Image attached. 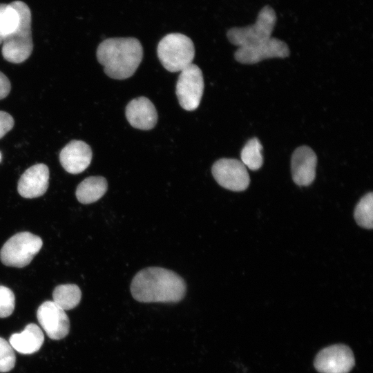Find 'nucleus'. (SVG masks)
Instances as JSON below:
<instances>
[{"label": "nucleus", "mask_w": 373, "mask_h": 373, "mask_svg": "<svg viewBox=\"0 0 373 373\" xmlns=\"http://www.w3.org/2000/svg\"><path fill=\"white\" fill-rule=\"evenodd\" d=\"M133 297L141 303H177L186 292V284L173 271L157 267L137 272L131 285Z\"/></svg>", "instance_id": "nucleus-1"}, {"label": "nucleus", "mask_w": 373, "mask_h": 373, "mask_svg": "<svg viewBox=\"0 0 373 373\" xmlns=\"http://www.w3.org/2000/svg\"><path fill=\"white\" fill-rule=\"evenodd\" d=\"M96 55L109 77L124 79L137 69L142 60L143 48L136 38H109L100 43Z\"/></svg>", "instance_id": "nucleus-2"}, {"label": "nucleus", "mask_w": 373, "mask_h": 373, "mask_svg": "<svg viewBox=\"0 0 373 373\" xmlns=\"http://www.w3.org/2000/svg\"><path fill=\"white\" fill-rule=\"evenodd\" d=\"M11 4L19 13V21L15 30L3 40L1 52L6 61L19 64L26 61L33 50L31 12L23 1H15Z\"/></svg>", "instance_id": "nucleus-3"}, {"label": "nucleus", "mask_w": 373, "mask_h": 373, "mask_svg": "<svg viewBox=\"0 0 373 373\" xmlns=\"http://www.w3.org/2000/svg\"><path fill=\"white\" fill-rule=\"evenodd\" d=\"M157 55L162 65L169 72L181 71L190 64L195 56L192 40L181 33H171L159 42Z\"/></svg>", "instance_id": "nucleus-4"}, {"label": "nucleus", "mask_w": 373, "mask_h": 373, "mask_svg": "<svg viewBox=\"0 0 373 373\" xmlns=\"http://www.w3.org/2000/svg\"><path fill=\"white\" fill-rule=\"evenodd\" d=\"M276 15L269 6H265L259 11L256 22L245 27H234L227 32L229 41L238 47L260 43L271 37Z\"/></svg>", "instance_id": "nucleus-5"}, {"label": "nucleus", "mask_w": 373, "mask_h": 373, "mask_svg": "<svg viewBox=\"0 0 373 373\" xmlns=\"http://www.w3.org/2000/svg\"><path fill=\"white\" fill-rule=\"evenodd\" d=\"M42 245L39 236L27 231L17 233L3 245L1 261L6 266L23 267L30 264Z\"/></svg>", "instance_id": "nucleus-6"}, {"label": "nucleus", "mask_w": 373, "mask_h": 373, "mask_svg": "<svg viewBox=\"0 0 373 373\" xmlns=\"http://www.w3.org/2000/svg\"><path fill=\"white\" fill-rule=\"evenodd\" d=\"M204 90L202 70L191 64L180 71L176 84V95L180 105L186 111L195 110Z\"/></svg>", "instance_id": "nucleus-7"}, {"label": "nucleus", "mask_w": 373, "mask_h": 373, "mask_svg": "<svg viewBox=\"0 0 373 373\" xmlns=\"http://www.w3.org/2000/svg\"><path fill=\"white\" fill-rule=\"evenodd\" d=\"M354 364L352 350L343 344L323 348L314 361V367L320 373H349Z\"/></svg>", "instance_id": "nucleus-8"}, {"label": "nucleus", "mask_w": 373, "mask_h": 373, "mask_svg": "<svg viewBox=\"0 0 373 373\" xmlns=\"http://www.w3.org/2000/svg\"><path fill=\"white\" fill-rule=\"evenodd\" d=\"M211 172L221 186L231 191H244L250 182L246 166L236 159L222 158L217 160L212 166Z\"/></svg>", "instance_id": "nucleus-9"}, {"label": "nucleus", "mask_w": 373, "mask_h": 373, "mask_svg": "<svg viewBox=\"0 0 373 373\" xmlns=\"http://www.w3.org/2000/svg\"><path fill=\"white\" fill-rule=\"evenodd\" d=\"M289 55V49L285 42L270 37L260 43L238 47L234 57L240 63L252 64L269 58H285Z\"/></svg>", "instance_id": "nucleus-10"}, {"label": "nucleus", "mask_w": 373, "mask_h": 373, "mask_svg": "<svg viewBox=\"0 0 373 373\" xmlns=\"http://www.w3.org/2000/svg\"><path fill=\"white\" fill-rule=\"evenodd\" d=\"M37 320L48 336L60 340L67 336L70 321L65 310L51 300L44 302L37 312Z\"/></svg>", "instance_id": "nucleus-11"}, {"label": "nucleus", "mask_w": 373, "mask_h": 373, "mask_svg": "<svg viewBox=\"0 0 373 373\" xmlns=\"http://www.w3.org/2000/svg\"><path fill=\"white\" fill-rule=\"evenodd\" d=\"M317 157L307 146L298 147L293 153L291 168L294 182L299 186H309L316 177Z\"/></svg>", "instance_id": "nucleus-12"}, {"label": "nucleus", "mask_w": 373, "mask_h": 373, "mask_svg": "<svg viewBox=\"0 0 373 373\" xmlns=\"http://www.w3.org/2000/svg\"><path fill=\"white\" fill-rule=\"evenodd\" d=\"M92 150L82 140H72L60 151L59 161L69 173L78 174L85 171L92 160Z\"/></svg>", "instance_id": "nucleus-13"}, {"label": "nucleus", "mask_w": 373, "mask_h": 373, "mask_svg": "<svg viewBox=\"0 0 373 373\" xmlns=\"http://www.w3.org/2000/svg\"><path fill=\"white\" fill-rule=\"evenodd\" d=\"M49 169L44 164H37L28 168L18 182L19 193L25 198L43 195L48 187Z\"/></svg>", "instance_id": "nucleus-14"}, {"label": "nucleus", "mask_w": 373, "mask_h": 373, "mask_svg": "<svg viewBox=\"0 0 373 373\" xmlns=\"http://www.w3.org/2000/svg\"><path fill=\"white\" fill-rule=\"evenodd\" d=\"M125 113L128 122L135 128L150 130L157 121L154 104L143 96L132 99L127 104Z\"/></svg>", "instance_id": "nucleus-15"}, {"label": "nucleus", "mask_w": 373, "mask_h": 373, "mask_svg": "<svg viewBox=\"0 0 373 373\" xmlns=\"http://www.w3.org/2000/svg\"><path fill=\"white\" fill-rule=\"evenodd\" d=\"M44 341V335L41 328L35 323H30L21 332L12 334L9 343L18 352L30 354L41 348Z\"/></svg>", "instance_id": "nucleus-16"}, {"label": "nucleus", "mask_w": 373, "mask_h": 373, "mask_svg": "<svg viewBox=\"0 0 373 373\" xmlns=\"http://www.w3.org/2000/svg\"><path fill=\"white\" fill-rule=\"evenodd\" d=\"M107 181L102 176H90L77 186L75 195L82 204H90L99 200L107 190Z\"/></svg>", "instance_id": "nucleus-17"}, {"label": "nucleus", "mask_w": 373, "mask_h": 373, "mask_svg": "<svg viewBox=\"0 0 373 373\" xmlns=\"http://www.w3.org/2000/svg\"><path fill=\"white\" fill-rule=\"evenodd\" d=\"M81 298V290L75 284L59 285L52 292V301L64 310L75 308L79 303Z\"/></svg>", "instance_id": "nucleus-18"}, {"label": "nucleus", "mask_w": 373, "mask_h": 373, "mask_svg": "<svg viewBox=\"0 0 373 373\" xmlns=\"http://www.w3.org/2000/svg\"><path fill=\"white\" fill-rule=\"evenodd\" d=\"M262 146L257 137L248 140L241 151V162L248 169L256 171L263 164Z\"/></svg>", "instance_id": "nucleus-19"}, {"label": "nucleus", "mask_w": 373, "mask_h": 373, "mask_svg": "<svg viewBox=\"0 0 373 373\" xmlns=\"http://www.w3.org/2000/svg\"><path fill=\"white\" fill-rule=\"evenodd\" d=\"M19 21V13L11 3H0V45L15 30Z\"/></svg>", "instance_id": "nucleus-20"}, {"label": "nucleus", "mask_w": 373, "mask_h": 373, "mask_svg": "<svg viewBox=\"0 0 373 373\" xmlns=\"http://www.w3.org/2000/svg\"><path fill=\"white\" fill-rule=\"evenodd\" d=\"M354 219L356 223L365 229L373 227V194H365L358 202L354 210Z\"/></svg>", "instance_id": "nucleus-21"}, {"label": "nucleus", "mask_w": 373, "mask_h": 373, "mask_svg": "<svg viewBox=\"0 0 373 373\" xmlns=\"http://www.w3.org/2000/svg\"><path fill=\"white\" fill-rule=\"evenodd\" d=\"M15 361L14 349L9 342L0 337V372L10 371L14 367Z\"/></svg>", "instance_id": "nucleus-22"}, {"label": "nucleus", "mask_w": 373, "mask_h": 373, "mask_svg": "<svg viewBox=\"0 0 373 373\" xmlns=\"http://www.w3.org/2000/svg\"><path fill=\"white\" fill-rule=\"evenodd\" d=\"M15 305V297L12 291L0 285V318H6L12 314Z\"/></svg>", "instance_id": "nucleus-23"}, {"label": "nucleus", "mask_w": 373, "mask_h": 373, "mask_svg": "<svg viewBox=\"0 0 373 373\" xmlns=\"http://www.w3.org/2000/svg\"><path fill=\"white\" fill-rule=\"evenodd\" d=\"M14 119L7 112L0 111V139L14 126Z\"/></svg>", "instance_id": "nucleus-24"}, {"label": "nucleus", "mask_w": 373, "mask_h": 373, "mask_svg": "<svg viewBox=\"0 0 373 373\" xmlns=\"http://www.w3.org/2000/svg\"><path fill=\"white\" fill-rule=\"evenodd\" d=\"M11 84L8 78L0 71V99H4L10 93Z\"/></svg>", "instance_id": "nucleus-25"}, {"label": "nucleus", "mask_w": 373, "mask_h": 373, "mask_svg": "<svg viewBox=\"0 0 373 373\" xmlns=\"http://www.w3.org/2000/svg\"><path fill=\"white\" fill-rule=\"evenodd\" d=\"M0 160H1V155H0Z\"/></svg>", "instance_id": "nucleus-26"}]
</instances>
